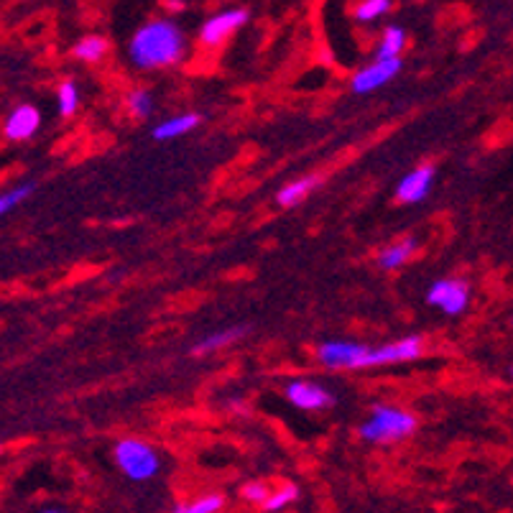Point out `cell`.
<instances>
[{
	"label": "cell",
	"instance_id": "cell-1",
	"mask_svg": "<svg viewBox=\"0 0 513 513\" xmlns=\"http://www.w3.org/2000/svg\"><path fill=\"white\" fill-rule=\"evenodd\" d=\"M187 41L182 29L169 18L143 23L131 39V59L141 69H161L182 62Z\"/></svg>",
	"mask_w": 513,
	"mask_h": 513
},
{
	"label": "cell",
	"instance_id": "cell-2",
	"mask_svg": "<svg viewBox=\"0 0 513 513\" xmlns=\"http://www.w3.org/2000/svg\"><path fill=\"white\" fill-rule=\"evenodd\" d=\"M417 424V417L409 414V411L378 404L373 406L371 419L360 427V437L365 442H378V445H383V442H396V439L409 437L417 429Z\"/></svg>",
	"mask_w": 513,
	"mask_h": 513
},
{
	"label": "cell",
	"instance_id": "cell-3",
	"mask_svg": "<svg viewBox=\"0 0 513 513\" xmlns=\"http://www.w3.org/2000/svg\"><path fill=\"white\" fill-rule=\"evenodd\" d=\"M118 468L131 480H151L161 470V457L143 439H123L113 452Z\"/></svg>",
	"mask_w": 513,
	"mask_h": 513
},
{
	"label": "cell",
	"instance_id": "cell-4",
	"mask_svg": "<svg viewBox=\"0 0 513 513\" xmlns=\"http://www.w3.org/2000/svg\"><path fill=\"white\" fill-rule=\"evenodd\" d=\"M427 304L439 307L445 314L455 317L470 304V284L465 279H439L429 286Z\"/></svg>",
	"mask_w": 513,
	"mask_h": 513
},
{
	"label": "cell",
	"instance_id": "cell-5",
	"mask_svg": "<svg viewBox=\"0 0 513 513\" xmlns=\"http://www.w3.org/2000/svg\"><path fill=\"white\" fill-rule=\"evenodd\" d=\"M424 353V337L409 335L401 337L396 342H388L383 348L368 350L360 363V368H373V365H391V363H406V360H417Z\"/></svg>",
	"mask_w": 513,
	"mask_h": 513
},
{
	"label": "cell",
	"instance_id": "cell-6",
	"mask_svg": "<svg viewBox=\"0 0 513 513\" xmlns=\"http://www.w3.org/2000/svg\"><path fill=\"white\" fill-rule=\"evenodd\" d=\"M286 399L297 406V409L304 411H320L335 406L332 391H327L322 383L309 381V378H299V381L286 383Z\"/></svg>",
	"mask_w": 513,
	"mask_h": 513
},
{
	"label": "cell",
	"instance_id": "cell-7",
	"mask_svg": "<svg viewBox=\"0 0 513 513\" xmlns=\"http://www.w3.org/2000/svg\"><path fill=\"white\" fill-rule=\"evenodd\" d=\"M368 345H360V342H345V340H330L322 342L320 350H317V358L327 365V368H360L365 353H368Z\"/></svg>",
	"mask_w": 513,
	"mask_h": 513
},
{
	"label": "cell",
	"instance_id": "cell-8",
	"mask_svg": "<svg viewBox=\"0 0 513 513\" xmlns=\"http://www.w3.org/2000/svg\"><path fill=\"white\" fill-rule=\"evenodd\" d=\"M246 23H248V11H243V8H233V11L217 13V16L207 18V21L202 23L200 41L205 46L223 44L233 31H238L240 26H246Z\"/></svg>",
	"mask_w": 513,
	"mask_h": 513
},
{
	"label": "cell",
	"instance_id": "cell-9",
	"mask_svg": "<svg viewBox=\"0 0 513 513\" xmlns=\"http://www.w3.org/2000/svg\"><path fill=\"white\" fill-rule=\"evenodd\" d=\"M401 69V59H388V62H373L368 64L365 69H360L358 75L353 77V92L355 95H365V92H373L378 87L388 85V82L394 80L399 75Z\"/></svg>",
	"mask_w": 513,
	"mask_h": 513
},
{
	"label": "cell",
	"instance_id": "cell-10",
	"mask_svg": "<svg viewBox=\"0 0 513 513\" xmlns=\"http://www.w3.org/2000/svg\"><path fill=\"white\" fill-rule=\"evenodd\" d=\"M432 184H434V166H419V169L409 171L401 184L396 187V200L401 205H417L432 192Z\"/></svg>",
	"mask_w": 513,
	"mask_h": 513
},
{
	"label": "cell",
	"instance_id": "cell-11",
	"mask_svg": "<svg viewBox=\"0 0 513 513\" xmlns=\"http://www.w3.org/2000/svg\"><path fill=\"white\" fill-rule=\"evenodd\" d=\"M41 126V113L34 105H18L6 120V138L11 141H26L34 136Z\"/></svg>",
	"mask_w": 513,
	"mask_h": 513
},
{
	"label": "cell",
	"instance_id": "cell-12",
	"mask_svg": "<svg viewBox=\"0 0 513 513\" xmlns=\"http://www.w3.org/2000/svg\"><path fill=\"white\" fill-rule=\"evenodd\" d=\"M414 253H417V240L401 238L396 240V243H391L388 248H383L381 256H378V266H381L383 271H396V268L404 266Z\"/></svg>",
	"mask_w": 513,
	"mask_h": 513
},
{
	"label": "cell",
	"instance_id": "cell-13",
	"mask_svg": "<svg viewBox=\"0 0 513 513\" xmlns=\"http://www.w3.org/2000/svg\"><path fill=\"white\" fill-rule=\"evenodd\" d=\"M202 123V115L197 113H184L177 115V118H169L164 123L154 128V138L156 141H171V138H179L184 133H189L192 128H197Z\"/></svg>",
	"mask_w": 513,
	"mask_h": 513
},
{
	"label": "cell",
	"instance_id": "cell-14",
	"mask_svg": "<svg viewBox=\"0 0 513 513\" xmlns=\"http://www.w3.org/2000/svg\"><path fill=\"white\" fill-rule=\"evenodd\" d=\"M322 184L320 177H304V179H297V182L286 184V187L279 189V194H276V202H279L281 207H294L299 205V202L307 197L312 189H317Z\"/></svg>",
	"mask_w": 513,
	"mask_h": 513
},
{
	"label": "cell",
	"instance_id": "cell-15",
	"mask_svg": "<svg viewBox=\"0 0 513 513\" xmlns=\"http://www.w3.org/2000/svg\"><path fill=\"white\" fill-rule=\"evenodd\" d=\"M248 335V327H230V330H223V332H215V335H207L205 340H200L197 345L192 348V355H210L215 353V350L225 348V345H230V342L240 340V337Z\"/></svg>",
	"mask_w": 513,
	"mask_h": 513
},
{
	"label": "cell",
	"instance_id": "cell-16",
	"mask_svg": "<svg viewBox=\"0 0 513 513\" xmlns=\"http://www.w3.org/2000/svg\"><path fill=\"white\" fill-rule=\"evenodd\" d=\"M406 44V31L401 26H388L378 44V62H388V59H399L401 49Z\"/></svg>",
	"mask_w": 513,
	"mask_h": 513
},
{
	"label": "cell",
	"instance_id": "cell-17",
	"mask_svg": "<svg viewBox=\"0 0 513 513\" xmlns=\"http://www.w3.org/2000/svg\"><path fill=\"white\" fill-rule=\"evenodd\" d=\"M105 54H108V41L103 36H85V39H80L75 44V57L80 62H100Z\"/></svg>",
	"mask_w": 513,
	"mask_h": 513
},
{
	"label": "cell",
	"instance_id": "cell-18",
	"mask_svg": "<svg viewBox=\"0 0 513 513\" xmlns=\"http://www.w3.org/2000/svg\"><path fill=\"white\" fill-rule=\"evenodd\" d=\"M225 506V498L223 496H202V498H194L189 503H179L174 506V513H220Z\"/></svg>",
	"mask_w": 513,
	"mask_h": 513
},
{
	"label": "cell",
	"instance_id": "cell-19",
	"mask_svg": "<svg viewBox=\"0 0 513 513\" xmlns=\"http://www.w3.org/2000/svg\"><path fill=\"white\" fill-rule=\"evenodd\" d=\"M57 103H59V113L62 118H69V115H75L77 105H80V90H77L75 82H62L57 90Z\"/></svg>",
	"mask_w": 513,
	"mask_h": 513
},
{
	"label": "cell",
	"instance_id": "cell-20",
	"mask_svg": "<svg viewBox=\"0 0 513 513\" xmlns=\"http://www.w3.org/2000/svg\"><path fill=\"white\" fill-rule=\"evenodd\" d=\"M297 498H299L297 485H284V488H279V491L268 496V501L263 503V511L276 513V511H281V508L291 506V503L297 501Z\"/></svg>",
	"mask_w": 513,
	"mask_h": 513
},
{
	"label": "cell",
	"instance_id": "cell-21",
	"mask_svg": "<svg viewBox=\"0 0 513 513\" xmlns=\"http://www.w3.org/2000/svg\"><path fill=\"white\" fill-rule=\"evenodd\" d=\"M34 192V184H21V187H13L8 192L0 194V215H6L8 210H13L16 205H21L29 194Z\"/></svg>",
	"mask_w": 513,
	"mask_h": 513
},
{
	"label": "cell",
	"instance_id": "cell-22",
	"mask_svg": "<svg viewBox=\"0 0 513 513\" xmlns=\"http://www.w3.org/2000/svg\"><path fill=\"white\" fill-rule=\"evenodd\" d=\"M128 108H131V113L136 115V118H146V115H151V110H154V97L146 90H133L131 95H128Z\"/></svg>",
	"mask_w": 513,
	"mask_h": 513
},
{
	"label": "cell",
	"instance_id": "cell-23",
	"mask_svg": "<svg viewBox=\"0 0 513 513\" xmlns=\"http://www.w3.org/2000/svg\"><path fill=\"white\" fill-rule=\"evenodd\" d=\"M386 11H391V0H365L355 8V18L358 21H373V18L383 16Z\"/></svg>",
	"mask_w": 513,
	"mask_h": 513
},
{
	"label": "cell",
	"instance_id": "cell-24",
	"mask_svg": "<svg viewBox=\"0 0 513 513\" xmlns=\"http://www.w3.org/2000/svg\"><path fill=\"white\" fill-rule=\"evenodd\" d=\"M240 496H243V501H248V503H266L268 501V496H271V493H268V488L263 483H246L243 485V491H240Z\"/></svg>",
	"mask_w": 513,
	"mask_h": 513
},
{
	"label": "cell",
	"instance_id": "cell-25",
	"mask_svg": "<svg viewBox=\"0 0 513 513\" xmlns=\"http://www.w3.org/2000/svg\"><path fill=\"white\" fill-rule=\"evenodd\" d=\"M166 8H171V11H184L187 3H166Z\"/></svg>",
	"mask_w": 513,
	"mask_h": 513
},
{
	"label": "cell",
	"instance_id": "cell-26",
	"mask_svg": "<svg viewBox=\"0 0 513 513\" xmlns=\"http://www.w3.org/2000/svg\"><path fill=\"white\" fill-rule=\"evenodd\" d=\"M44 513H64V511H57V508H49V511H44Z\"/></svg>",
	"mask_w": 513,
	"mask_h": 513
},
{
	"label": "cell",
	"instance_id": "cell-27",
	"mask_svg": "<svg viewBox=\"0 0 513 513\" xmlns=\"http://www.w3.org/2000/svg\"><path fill=\"white\" fill-rule=\"evenodd\" d=\"M508 376H511V378H513V365H511V368H508Z\"/></svg>",
	"mask_w": 513,
	"mask_h": 513
}]
</instances>
